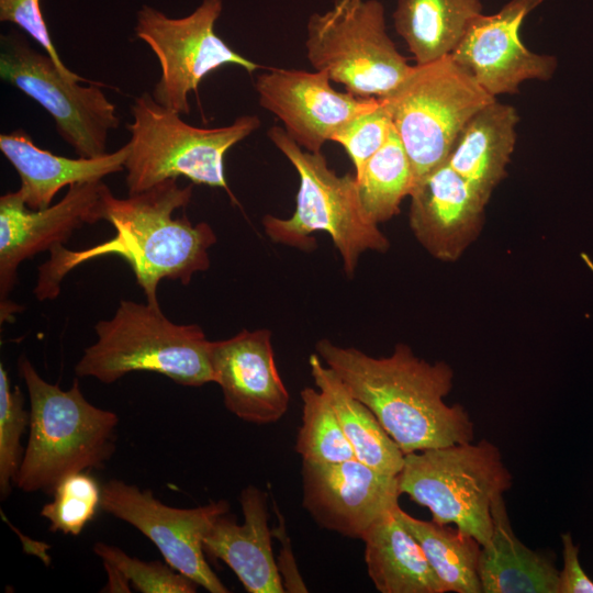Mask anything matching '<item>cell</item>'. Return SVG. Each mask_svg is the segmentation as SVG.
<instances>
[{
    "label": "cell",
    "mask_w": 593,
    "mask_h": 593,
    "mask_svg": "<svg viewBox=\"0 0 593 593\" xmlns=\"http://www.w3.org/2000/svg\"><path fill=\"white\" fill-rule=\"evenodd\" d=\"M363 211L376 224L399 213L401 201L410 197L415 178L406 150L393 125L383 146L355 175Z\"/></svg>",
    "instance_id": "obj_27"
},
{
    "label": "cell",
    "mask_w": 593,
    "mask_h": 593,
    "mask_svg": "<svg viewBox=\"0 0 593 593\" xmlns=\"http://www.w3.org/2000/svg\"><path fill=\"white\" fill-rule=\"evenodd\" d=\"M30 398L29 438L15 485L53 494L66 477L101 469L115 451L119 416L91 404L78 378L64 391L45 381L22 355L18 361Z\"/></svg>",
    "instance_id": "obj_3"
},
{
    "label": "cell",
    "mask_w": 593,
    "mask_h": 593,
    "mask_svg": "<svg viewBox=\"0 0 593 593\" xmlns=\"http://www.w3.org/2000/svg\"><path fill=\"white\" fill-rule=\"evenodd\" d=\"M300 396L302 417L294 450L302 461L331 463L354 459L353 447L326 394L307 387L301 390Z\"/></svg>",
    "instance_id": "obj_28"
},
{
    "label": "cell",
    "mask_w": 593,
    "mask_h": 593,
    "mask_svg": "<svg viewBox=\"0 0 593 593\" xmlns=\"http://www.w3.org/2000/svg\"><path fill=\"white\" fill-rule=\"evenodd\" d=\"M392 125L413 169L415 186L446 163L470 118L496 98L451 56L416 64L387 97Z\"/></svg>",
    "instance_id": "obj_8"
},
{
    "label": "cell",
    "mask_w": 593,
    "mask_h": 593,
    "mask_svg": "<svg viewBox=\"0 0 593 593\" xmlns=\"http://www.w3.org/2000/svg\"><path fill=\"white\" fill-rule=\"evenodd\" d=\"M192 184L180 187L177 179L165 180L127 198H116L105 187L101 220L115 230L107 242L81 250L54 246L46 262L38 268L34 293L40 301L58 296L63 279L79 265L104 256L123 258L133 270L146 302L159 305L157 288L161 280L190 283L198 271L210 267L209 249L216 243L212 227L192 224L172 213L188 205Z\"/></svg>",
    "instance_id": "obj_1"
},
{
    "label": "cell",
    "mask_w": 593,
    "mask_h": 593,
    "mask_svg": "<svg viewBox=\"0 0 593 593\" xmlns=\"http://www.w3.org/2000/svg\"><path fill=\"white\" fill-rule=\"evenodd\" d=\"M210 361L225 407L238 418L265 425L280 421L290 395L275 362L269 329H243L211 342Z\"/></svg>",
    "instance_id": "obj_17"
},
{
    "label": "cell",
    "mask_w": 593,
    "mask_h": 593,
    "mask_svg": "<svg viewBox=\"0 0 593 593\" xmlns=\"http://www.w3.org/2000/svg\"><path fill=\"white\" fill-rule=\"evenodd\" d=\"M101 489L100 510L139 530L170 567L211 593L230 592L209 566L203 549L209 527L230 512L226 500L178 508L164 504L150 490L122 480H109Z\"/></svg>",
    "instance_id": "obj_12"
},
{
    "label": "cell",
    "mask_w": 593,
    "mask_h": 593,
    "mask_svg": "<svg viewBox=\"0 0 593 593\" xmlns=\"http://www.w3.org/2000/svg\"><path fill=\"white\" fill-rule=\"evenodd\" d=\"M0 150L16 170L21 186L16 190L25 205L41 210L52 205L64 187L102 180L124 170L127 145L100 157L68 158L37 147L23 130L0 135Z\"/></svg>",
    "instance_id": "obj_20"
},
{
    "label": "cell",
    "mask_w": 593,
    "mask_h": 593,
    "mask_svg": "<svg viewBox=\"0 0 593 593\" xmlns=\"http://www.w3.org/2000/svg\"><path fill=\"white\" fill-rule=\"evenodd\" d=\"M309 365L315 385L328 398L355 458L382 473L398 475L404 454L373 412L351 394L316 353L310 356Z\"/></svg>",
    "instance_id": "obj_25"
},
{
    "label": "cell",
    "mask_w": 593,
    "mask_h": 593,
    "mask_svg": "<svg viewBox=\"0 0 593 593\" xmlns=\"http://www.w3.org/2000/svg\"><path fill=\"white\" fill-rule=\"evenodd\" d=\"M546 0H510L493 14H480L451 53L489 94H512L528 80H549L557 68L555 56L524 45L521 27L530 12Z\"/></svg>",
    "instance_id": "obj_14"
},
{
    "label": "cell",
    "mask_w": 593,
    "mask_h": 593,
    "mask_svg": "<svg viewBox=\"0 0 593 593\" xmlns=\"http://www.w3.org/2000/svg\"><path fill=\"white\" fill-rule=\"evenodd\" d=\"M306 57L360 98H384L412 67L387 29L379 0H335L325 12L312 13L306 24Z\"/></svg>",
    "instance_id": "obj_9"
},
{
    "label": "cell",
    "mask_w": 593,
    "mask_h": 593,
    "mask_svg": "<svg viewBox=\"0 0 593 593\" xmlns=\"http://www.w3.org/2000/svg\"><path fill=\"white\" fill-rule=\"evenodd\" d=\"M0 77L51 114L58 135L78 157L107 154L109 133L120 119L99 85L69 80L49 55L31 47L16 31L1 35Z\"/></svg>",
    "instance_id": "obj_10"
},
{
    "label": "cell",
    "mask_w": 593,
    "mask_h": 593,
    "mask_svg": "<svg viewBox=\"0 0 593 593\" xmlns=\"http://www.w3.org/2000/svg\"><path fill=\"white\" fill-rule=\"evenodd\" d=\"M482 13L481 0H396L392 19L416 64H425L450 56Z\"/></svg>",
    "instance_id": "obj_24"
},
{
    "label": "cell",
    "mask_w": 593,
    "mask_h": 593,
    "mask_svg": "<svg viewBox=\"0 0 593 593\" xmlns=\"http://www.w3.org/2000/svg\"><path fill=\"white\" fill-rule=\"evenodd\" d=\"M222 10L223 0H202L182 18H170L148 4L137 10L134 32L158 59L160 77L150 93L163 107L189 114V94L213 70L236 65L251 74L261 68L215 33Z\"/></svg>",
    "instance_id": "obj_11"
},
{
    "label": "cell",
    "mask_w": 593,
    "mask_h": 593,
    "mask_svg": "<svg viewBox=\"0 0 593 593\" xmlns=\"http://www.w3.org/2000/svg\"><path fill=\"white\" fill-rule=\"evenodd\" d=\"M239 503L243 524L228 512L217 516L203 536L204 552L226 563L249 593L286 592L271 546L266 492L249 484Z\"/></svg>",
    "instance_id": "obj_19"
},
{
    "label": "cell",
    "mask_w": 593,
    "mask_h": 593,
    "mask_svg": "<svg viewBox=\"0 0 593 593\" xmlns=\"http://www.w3.org/2000/svg\"><path fill=\"white\" fill-rule=\"evenodd\" d=\"M315 350L404 455L473 440L474 424L466 409L444 401L454 380L447 362L430 363L402 343L380 358L328 339L318 340Z\"/></svg>",
    "instance_id": "obj_2"
},
{
    "label": "cell",
    "mask_w": 593,
    "mask_h": 593,
    "mask_svg": "<svg viewBox=\"0 0 593 593\" xmlns=\"http://www.w3.org/2000/svg\"><path fill=\"white\" fill-rule=\"evenodd\" d=\"M395 514L421 545L444 593H482L478 562L482 545L457 526L422 521L404 512Z\"/></svg>",
    "instance_id": "obj_26"
},
{
    "label": "cell",
    "mask_w": 593,
    "mask_h": 593,
    "mask_svg": "<svg viewBox=\"0 0 593 593\" xmlns=\"http://www.w3.org/2000/svg\"><path fill=\"white\" fill-rule=\"evenodd\" d=\"M97 340L75 366L77 377L113 383L133 371L163 374L184 387L214 382L209 340L197 324H176L159 305L122 300L99 321Z\"/></svg>",
    "instance_id": "obj_4"
},
{
    "label": "cell",
    "mask_w": 593,
    "mask_h": 593,
    "mask_svg": "<svg viewBox=\"0 0 593 593\" xmlns=\"http://www.w3.org/2000/svg\"><path fill=\"white\" fill-rule=\"evenodd\" d=\"M131 114L124 165L128 194L181 176L192 183L222 188L234 199L225 178L224 158L231 147L260 126L257 115L238 116L226 126L197 127L156 102L147 91L134 99Z\"/></svg>",
    "instance_id": "obj_5"
},
{
    "label": "cell",
    "mask_w": 593,
    "mask_h": 593,
    "mask_svg": "<svg viewBox=\"0 0 593 593\" xmlns=\"http://www.w3.org/2000/svg\"><path fill=\"white\" fill-rule=\"evenodd\" d=\"M267 134L300 178L293 214L288 219L273 215L262 219L270 239L307 250L316 243L311 235L324 231L332 237L349 277L362 253H382L389 248L388 238L362 209L355 176H338L328 167L322 153L303 149L282 127L272 126Z\"/></svg>",
    "instance_id": "obj_6"
},
{
    "label": "cell",
    "mask_w": 593,
    "mask_h": 593,
    "mask_svg": "<svg viewBox=\"0 0 593 593\" xmlns=\"http://www.w3.org/2000/svg\"><path fill=\"white\" fill-rule=\"evenodd\" d=\"M563 568L559 571L557 593H593V581L579 560V546L570 534L561 535Z\"/></svg>",
    "instance_id": "obj_34"
},
{
    "label": "cell",
    "mask_w": 593,
    "mask_h": 593,
    "mask_svg": "<svg viewBox=\"0 0 593 593\" xmlns=\"http://www.w3.org/2000/svg\"><path fill=\"white\" fill-rule=\"evenodd\" d=\"M302 505L321 527L361 539L370 526L399 504L398 475L382 473L358 459L302 461Z\"/></svg>",
    "instance_id": "obj_16"
},
{
    "label": "cell",
    "mask_w": 593,
    "mask_h": 593,
    "mask_svg": "<svg viewBox=\"0 0 593 593\" xmlns=\"http://www.w3.org/2000/svg\"><path fill=\"white\" fill-rule=\"evenodd\" d=\"M518 122L517 110L495 99L470 118L446 160L486 202L506 176Z\"/></svg>",
    "instance_id": "obj_21"
},
{
    "label": "cell",
    "mask_w": 593,
    "mask_h": 593,
    "mask_svg": "<svg viewBox=\"0 0 593 593\" xmlns=\"http://www.w3.org/2000/svg\"><path fill=\"white\" fill-rule=\"evenodd\" d=\"M30 425V412L19 385L10 384L8 372L0 363V495L4 500L15 485L24 450L22 435Z\"/></svg>",
    "instance_id": "obj_30"
},
{
    "label": "cell",
    "mask_w": 593,
    "mask_h": 593,
    "mask_svg": "<svg viewBox=\"0 0 593 593\" xmlns=\"http://www.w3.org/2000/svg\"><path fill=\"white\" fill-rule=\"evenodd\" d=\"M102 489L88 471L63 479L40 515L48 521L51 532L78 536L101 505Z\"/></svg>",
    "instance_id": "obj_29"
},
{
    "label": "cell",
    "mask_w": 593,
    "mask_h": 593,
    "mask_svg": "<svg viewBox=\"0 0 593 593\" xmlns=\"http://www.w3.org/2000/svg\"><path fill=\"white\" fill-rule=\"evenodd\" d=\"M102 181L76 183L54 205L29 209L18 191L0 197V314L12 320L21 307L9 300L18 267L38 253L63 245L85 224L101 220Z\"/></svg>",
    "instance_id": "obj_13"
},
{
    "label": "cell",
    "mask_w": 593,
    "mask_h": 593,
    "mask_svg": "<svg viewBox=\"0 0 593 593\" xmlns=\"http://www.w3.org/2000/svg\"><path fill=\"white\" fill-rule=\"evenodd\" d=\"M324 71L271 68L257 76L259 104L275 114L288 135L303 149L322 147L354 118L380 104L378 98L340 92Z\"/></svg>",
    "instance_id": "obj_15"
},
{
    "label": "cell",
    "mask_w": 593,
    "mask_h": 593,
    "mask_svg": "<svg viewBox=\"0 0 593 593\" xmlns=\"http://www.w3.org/2000/svg\"><path fill=\"white\" fill-rule=\"evenodd\" d=\"M491 515L492 534L478 562L482 593H557L559 571L515 536L503 494L492 501Z\"/></svg>",
    "instance_id": "obj_22"
},
{
    "label": "cell",
    "mask_w": 593,
    "mask_h": 593,
    "mask_svg": "<svg viewBox=\"0 0 593 593\" xmlns=\"http://www.w3.org/2000/svg\"><path fill=\"white\" fill-rule=\"evenodd\" d=\"M392 121L390 112L380 99V104L348 122L334 137L333 142L344 147L358 175L368 159L385 143Z\"/></svg>",
    "instance_id": "obj_32"
},
{
    "label": "cell",
    "mask_w": 593,
    "mask_h": 593,
    "mask_svg": "<svg viewBox=\"0 0 593 593\" xmlns=\"http://www.w3.org/2000/svg\"><path fill=\"white\" fill-rule=\"evenodd\" d=\"M0 21L16 25L32 37L52 57L66 78L74 82L86 81L61 61L43 16L41 0H0Z\"/></svg>",
    "instance_id": "obj_33"
},
{
    "label": "cell",
    "mask_w": 593,
    "mask_h": 593,
    "mask_svg": "<svg viewBox=\"0 0 593 593\" xmlns=\"http://www.w3.org/2000/svg\"><path fill=\"white\" fill-rule=\"evenodd\" d=\"M279 527L272 530V534L281 540V550L278 557L277 567L282 579L284 591L287 592H307V589L299 573L295 559L292 555L290 540L284 528L283 517L279 514Z\"/></svg>",
    "instance_id": "obj_35"
},
{
    "label": "cell",
    "mask_w": 593,
    "mask_h": 593,
    "mask_svg": "<svg viewBox=\"0 0 593 593\" xmlns=\"http://www.w3.org/2000/svg\"><path fill=\"white\" fill-rule=\"evenodd\" d=\"M94 553L103 564L113 567L124 580L143 593H194L198 584L170 567L166 561H143L121 548L98 541Z\"/></svg>",
    "instance_id": "obj_31"
},
{
    "label": "cell",
    "mask_w": 593,
    "mask_h": 593,
    "mask_svg": "<svg viewBox=\"0 0 593 593\" xmlns=\"http://www.w3.org/2000/svg\"><path fill=\"white\" fill-rule=\"evenodd\" d=\"M401 494L427 507L433 521L455 524L482 546L492 534L491 504L511 488L500 449L482 439L404 455Z\"/></svg>",
    "instance_id": "obj_7"
},
{
    "label": "cell",
    "mask_w": 593,
    "mask_h": 593,
    "mask_svg": "<svg viewBox=\"0 0 593 593\" xmlns=\"http://www.w3.org/2000/svg\"><path fill=\"white\" fill-rule=\"evenodd\" d=\"M398 505L361 538L371 582L381 593H444L421 545L396 516Z\"/></svg>",
    "instance_id": "obj_23"
},
{
    "label": "cell",
    "mask_w": 593,
    "mask_h": 593,
    "mask_svg": "<svg viewBox=\"0 0 593 593\" xmlns=\"http://www.w3.org/2000/svg\"><path fill=\"white\" fill-rule=\"evenodd\" d=\"M410 226L436 259L456 261L483 227L486 201L447 163L414 187Z\"/></svg>",
    "instance_id": "obj_18"
}]
</instances>
